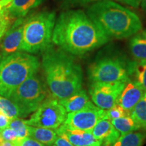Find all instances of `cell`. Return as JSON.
I'll list each match as a JSON object with an SVG mask.
<instances>
[{"mask_svg":"<svg viewBox=\"0 0 146 146\" xmlns=\"http://www.w3.org/2000/svg\"><path fill=\"white\" fill-rule=\"evenodd\" d=\"M28 130L29 137L46 146H52L58 137L56 131L51 129L28 125Z\"/></svg>","mask_w":146,"mask_h":146,"instance_id":"17","label":"cell"},{"mask_svg":"<svg viewBox=\"0 0 146 146\" xmlns=\"http://www.w3.org/2000/svg\"><path fill=\"white\" fill-rule=\"evenodd\" d=\"M53 146H56V145H53Z\"/></svg>","mask_w":146,"mask_h":146,"instance_id":"38","label":"cell"},{"mask_svg":"<svg viewBox=\"0 0 146 146\" xmlns=\"http://www.w3.org/2000/svg\"><path fill=\"white\" fill-rule=\"evenodd\" d=\"M54 143L56 146H74L72 143H70L66 139L60 136L57 137Z\"/></svg>","mask_w":146,"mask_h":146,"instance_id":"31","label":"cell"},{"mask_svg":"<svg viewBox=\"0 0 146 146\" xmlns=\"http://www.w3.org/2000/svg\"><path fill=\"white\" fill-rule=\"evenodd\" d=\"M111 123L115 129L120 133V136L125 135L140 129L137 124L131 117V114L117 119L112 120Z\"/></svg>","mask_w":146,"mask_h":146,"instance_id":"21","label":"cell"},{"mask_svg":"<svg viewBox=\"0 0 146 146\" xmlns=\"http://www.w3.org/2000/svg\"><path fill=\"white\" fill-rule=\"evenodd\" d=\"M145 37H146V33H145Z\"/></svg>","mask_w":146,"mask_h":146,"instance_id":"37","label":"cell"},{"mask_svg":"<svg viewBox=\"0 0 146 146\" xmlns=\"http://www.w3.org/2000/svg\"><path fill=\"white\" fill-rule=\"evenodd\" d=\"M56 14L54 12H39L25 20L21 51L36 54L43 52L52 45Z\"/></svg>","mask_w":146,"mask_h":146,"instance_id":"5","label":"cell"},{"mask_svg":"<svg viewBox=\"0 0 146 146\" xmlns=\"http://www.w3.org/2000/svg\"><path fill=\"white\" fill-rule=\"evenodd\" d=\"M145 91L135 82L129 80L126 82L125 87L120 93L116 104L126 111L131 112L143 96Z\"/></svg>","mask_w":146,"mask_h":146,"instance_id":"12","label":"cell"},{"mask_svg":"<svg viewBox=\"0 0 146 146\" xmlns=\"http://www.w3.org/2000/svg\"><path fill=\"white\" fill-rule=\"evenodd\" d=\"M12 0H0V14L7 8Z\"/></svg>","mask_w":146,"mask_h":146,"instance_id":"32","label":"cell"},{"mask_svg":"<svg viewBox=\"0 0 146 146\" xmlns=\"http://www.w3.org/2000/svg\"><path fill=\"white\" fill-rule=\"evenodd\" d=\"M0 135L3 139V141H6L13 142L18 139L17 135H16L15 131L9 127L5 128L2 131H0Z\"/></svg>","mask_w":146,"mask_h":146,"instance_id":"29","label":"cell"},{"mask_svg":"<svg viewBox=\"0 0 146 146\" xmlns=\"http://www.w3.org/2000/svg\"><path fill=\"white\" fill-rule=\"evenodd\" d=\"M66 113L59 100L52 96L47 97L30 118L25 122L27 125L32 127L57 129L64 123Z\"/></svg>","mask_w":146,"mask_h":146,"instance_id":"8","label":"cell"},{"mask_svg":"<svg viewBox=\"0 0 146 146\" xmlns=\"http://www.w3.org/2000/svg\"><path fill=\"white\" fill-rule=\"evenodd\" d=\"M47 98L44 84L36 74H34L20 85L9 99L18 107L21 117H26L36 111Z\"/></svg>","mask_w":146,"mask_h":146,"instance_id":"7","label":"cell"},{"mask_svg":"<svg viewBox=\"0 0 146 146\" xmlns=\"http://www.w3.org/2000/svg\"><path fill=\"white\" fill-rule=\"evenodd\" d=\"M43 0H12L7 6L10 15L16 19L24 18L33 9L38 7Z\"/></svg>","mask_w":146,"mask_h":146,"instance_id":"15","label":"cell"},{"mask_svg":"<svg viewBox=\"0 0 146 146\" xmlns=\"http://www.w3.org/2000/svg\"><path fill=\"white\" fill-rule=\"evenodd\" d=\"M103 118H107L106 110L97 107L90 101L81 110L68 113L64 124L72 129L91 132L96 124Z\"/></svg>","mask_w":146,"mask_h":146,"instance_id":"10","label":"cell"},{"mask_svg":"<svg viewBox=\"0 0 146 146\" xmlns=\"http://www.w3.org/2000/svg\"><path fill=\"white\" fill-rule=\"evenodd\" d=\"M131 116L140 129H142L144 131H146V92L133 108L131 112Z\"/></svg>","mask_w":146,"mask_h":146,"instance_id":"22","label":"cell"},{"mask_svg":"<svg viewBox=\"0 0 146 146\" xmlns=\"http://www.w3.org/2000/svg\"><path fill=\"white\" fill-rule=\"evenodd\" d=\"M141 7L143 10L146 12V0H141Z\"/></svg>","mask_w":146,"mask_h":146,"instance_id":"35","label":"cell"},{"mask_svg":"<svg viewBox=\"0 0 146 146\" xmlns=\"http://www.w3.org/2000/svg\"><path fill=\"white\" fill-rule=\"evenodd\" d=\"M146 139V131H135L120 136L109 146H142Z\"/></svg>","mask_w":146,"mask_h":146,"instance_id":"20","label":"cell"},{"mask_svg":"<svg viewBox=\"0 0 146 146\" xmlns=\"http://www.w3.org/2000/svg\"><path fill=\"white\" fill-rule=\"evenodd\" d=\"M56 132L58 136L66 139L74 146H86L98 141L91 132L72 129L64 123L56 129Z\"/></svg>","mask_w":146,"mask_h":146,"instance_id":"13","label":"cell"},{"mask_svg":"<svg viewBox=\"0 0 146 146\" xmlns=\"http://www.w3.org/2000/svg\"><path fill=\"white\" fill-rule=\"evenodd\" d=\"M131 114V112L126 111L120 105L116 104L113 106L112 108L108 110H106V114L108 119L112 120L114 119H117V118L123 117V116H127V115Z\"/></svg>","mask_w":146,"mask_h":146,"instance_id":"27","label":"cell"},{"mask_svg":"<svg viewBox=\"0 0 146 146\" xmlns=\"http://www.w3.org/2000/svg\"><path fill=\"white\" fill-rule=\"evenodd\" d=\"M16 20L10 15L7 8L0 14V41Z\"/></svg>","mask_w":146,"mask_h":146,"instance_id":"26","label":"cell"},{"mask_svg":"<svg viewBox=\"0 0 146 146\" xmlns=\"http://www.w3.org/2000/svg\"><path fill=\"white\" fill-rule=\"evenodd\" d=\"M25 20L17 18L0 41V60L21 51Z\"/></svg>","mask_w":146,"mask_h":146,"instance_id":"11","label":"cell"},{"mask_svg":"<svg viewBox=\"0 0 146 146\" xmlns=\"http://www.w3.org/2000/svg\"><path fill=\"white\" fill-rule=\"evenodd\" d=\"M87 15L108 37L114 39L130 37L142 28L135 12L111 0L93 3L87 9Z\"/></svg>","mask_w":146,"mask_h":146,"instance_id":"3","label":"cell"},{"mask_svg":"<svg viewBox=\"0 0 146 146\" xmlns=\"http://www.w3.org/2000/svg\"><path fill=\"white\" fill-rule=\"evenodd\" d=\"M39 59L25 52H16L0 60V96L10 98L25 80L36 74Z\"/></svg>","mask_w":146,"mask_h":146,"instance_id":"4","label":"cell"},{"mask_svg":"<svg viewBox=\"0 0 146 146\" xmlns=\"http://www.w3.org/2000/svg\"><path fill=\"white\" fill-rule=\"evenodd\" d=\"M109 37L81 10L64 11L55 23L52 42L70 55L83 56L109 41Z\"/></svg>","mask_w":146,"mask_h":146,"instance_id":"1","label":"cell"},{"mask_svg":"<svg viewBox=\"0 0 146 146\" xmlns=\"http://www.w3.org/2000/svg\"><path fill=\"white\" fill-rule=\"evenodd\" d=\"M99 1L102 0H62L61 5L64 8H70L78 6H85L91 3ZM116 1L130 5L133 8H137L140 5L141 0H116Z\"/></svg>","mask_w":146,"mask_h":146,"instance_id":"23","label":"cell"},{"mask_svg":"<svg viewBox=\"0 0 146 146\" xmlns=\"http://www.w3.org/2000/svg\"><path fill=\"white\" fill-rule=\"evenodd\" d=\"M8 127L15 131L18 139H23L29 136L28 125L25 123V120L19 117L10 120Z\"/></svg>","mask_w":146,"mask_h":146,"instance_id":"25","label":"cell"},{"mask_svg":"<svg viewBox=\"0 0 146 146\" xmlns=\"http://www.w3.org/2000/svg\"><path fill=\"white\" fill-rule=\"evenodd\" d=\"M91 133L97 140L102 141V146H109L120 137V134L112 125L111 120L101 119L96 124Z\"/></svg>","mask_w":146,"mask_h":146,"instance_id":"14","label":"cell"},{"mask_svg":"<svg viewBox=\"0 0 146 146\" xmlns=\"http://www.w3.org/2000/svg\"><path fill=\"white\" fill-rule=\"evenodd\" d=\"M131 54L137 61H146V37L145 33L135 35L129 41Z\"/></svg>","mask_w":146,"mask_h":146,"instance_id":"19","label":"cell"},{"mask_svg":"<svg viewBox=\"0 0 146 146\" xmlns=\"http://www.w3.org/2000/svg\"><path fill=\"white\" fill-rule=\"evenodd\" d=\"M0 111L10 120L21 117V112L18 107L8 98L0 96Z\"/></svg>","mask_w":146,"mask_h":146,"instance_id":"24","label":"cell"},{"mask_svg":"<svg viewBox=\"0 0 146 146\" xmlns=\"http://www.w3.org/2000/svg\"><path fill=\"white\" fill-rule=\"evenodd\" d=\"M129 62L125 55L116 51L103 50L89 65L87 77L91 83L127 82L130 80Z\"/></svg>","mask_w":146,"mask_h":146,"instance_id":"6","label":"cell"},{"mask_svg":"<svg viewBox=\"0 0 146 146\" xmlns=\"http://www.w3.org/2000/svg\"><path fill=\"white\" fill-rule=\"evenodd\" d=\"M12 143L15 146H46L29 136L23 139H17Z\"/></svg>","mask_w":146,"mask_h":146,"instance_id":"28","label":"cell"},{"mask_svg":"<svg viewBox=\"0 0 146 146\" xmlns=\"http://www.w3.org/2000/svg\"><path fill=\"white\" fill-rule=\"evenodd\" d=\"M3 141V139L1 138V135H0V146H1V143H2V142Z\"/></svg>","mask_w":146,"mask_h":146,"instance_id":"36","label":"cell"},{"mask_svg":"<svg viewBox=\"0 0 146 146\" xmlns=\"http://www.w3.org/2000/svg\"><path fill=\"white\" fill-rule=\"evenodd\" d=\"M102 141L98 140V141H97L96 143L91 144V145H86V146H102Z\"/></svg>","mask_w":146,"mask_h":146,"instance_id":"34","label":"cell"},{"mask_svg":"<svg viewBox=\"0 0 146 146\" xmlns=\"http://www.w3.org/2000/svg\"><path fill=\"white\" fill-rule=\"evenodd\" d=\"M125 84L126 82L124 81L91 83L89 87V96L97 107L108 110L116 104Z\"/></svg>","mask_w":146,"mask_h":146,"instance_id":"9","label":"cell"},{"mask_svg":"<svg viewBox=\"0 0 146 146\" xmlns=\"http://www.w3.org/2000/svg\"><path fill=\"white\" fill-rule=\"evenodd\" d=\"M1 146H15L14 145V143L12 142H10V141H3L1 143Z\"/></svg>","mask_w":146,"mask_h":146,"instance_id":"33","label":"cell"},{"mask_svg":"<svg viewBox=\"0 0 146 146\" xmlns=\"http://www.w3.org/2000/svg\"><path fill=\"white\" fill-rule=\"evenodd\" d=\"M42 67L53 98L63 100L82 89L83 70L72 55L51 45L43 52Z\"/></svg>","mask_w":146,"mask_h":146,"instance_id":"2","label":"cell"},{"mask_svg":"<svg viewBox=\"0 0 146 146\" xmlns=\"http://www.w3.org/2000/svg\"><path fill=\"white\" fill-rule=\"evenodd\" d=\"M10 119L0 111V131L8 127Z\"/></svg>","mask_w":146,"mask_h":146,"instance_id":"30","label":"cell"},{"mask_svg":"<svg viewBox=\"0 0 146 146\" xmlns=\"http://www.w3.org/2000/svg\"><path fill=\"white\" fill-rule=\"evenodd\" d=\"M68 113L77 112L83 109L88 104L89 98L85 90L81 89L68 98L59 100Z\"/></svg>","mask_w":146,"mask_h":146,"instance_id":"16","label":"cell"},{"mask_svg":"<svg viewBox=\"0 0 146 146\" xmlns=\"http://www.w3.org/2000/svg\"><path fill=\"white\" fill-rule=\"evenodd\" d=\"M129 76L130 80L137 83L146 92V61H130Z\"/></svg>","mask_w":146,"mask_h":146,"instance_id":"18","label":"cell"}]
</instances>
